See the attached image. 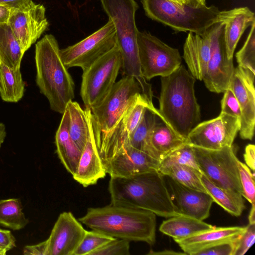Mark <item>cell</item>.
Segmentation results:
<instances>
[{
	"mask_svg": "<svg viewBox=\"0 0 255 255\" xmlns=\"http://www.w3.org/2000/svg\"><path fill=\"white\" fill-rule=\"evenodd\" d=\"M220 22L224 24V38L227 55L233 59L237 45L246 29L255 23V13L247 7L221 11Z\"/></svg>",
	"mask_w": 255,
	"mask_h": 255,
	"instance_id": "obj_23",
	"label": "cell"
},
{
	"mask_svg": "<svg viewBox=\"0 0 255 255\" xmlns=\"http://www.w3.org/2000/svg\"><path fill=\"white\" fill-rule=\"evenodd\" d=\"M86 231L71 212L61 213L47 239L48 255H73Z\"/></svg>",
	"mask_w": 255,
	"mask_h": 255,
	"instance_id": "obj_17",
	"label": "cell"
},
{
	"mask_svg": "<svg viewBox=\"0 0 255 255\" xmlns=\"http://www.w3.org/2000/svg\"><path fill=\"white\" fill-rule=\"evenodd\" d=\"M103 9L115 26L117 44L122 57L124 76H131L146 84L142 76L137 44L138 29L135 14L138 5L135 0H100Z\"/></svg>",
	"mask_w": 255,
	"mask_h": 255,
	"instance_id": "obj_6",
	"label": "cell"
},
{
	"mask_svg": "<svg viewBox=\"0 0 255 255\" xmlns=\"http://www.w3.org/2000/svg\"><path fill=\"white\" fill-rule=\"evenodd\" d=\"M84 110L88 125L87 142L76 171L72 175L75 180L86 187L96 184L107 173L96 145L91 109L85 108Z\"/></svg>",
	"mask_w": 255,
	"mask_h": 255,
	"instance_id": "obj_18",
	"label": "cell"
},
{
	"mask_svg": "<svg viewBox=\"0 0 255 255\" xmlns=\"http://www.w3.org/2000/svg\"><path fill=\"white\" fill-rule=\"evenodd\" d=\"M192 146L203 174L216 185L242 195L238 166L239 159L233 146L217 150Z\"/></svg>",
	"mask_w": 255,
	"mask_h": 255,
	"instance_id": "obj_9",
	"label": "cell"
},
{
	"mask_svg": "<svg viewBox=\"0 0 255 255\" xmlns=\"http://www.w3.org/2000/svg\"><path fill=\"white\" fill-rule=\"evenodd\" d=\"M239 238L234 255H243L253 245L255 240V224H249Z\"/></svg>",
	"mask_w": 255,
	"mask_h": 255,
	"instance_id": "obj_40",
	"label": "cell"
},
{
	"mask_svg": "<svg viewBox=\"0 0 255 255\" xmlns=\"http://www.w3.org/2000/svg\"><path fill=\"white\" fill-rule=\"evenodd\" d=\"M69 117L66 109L56 132V153L67 171L73 175L76 171L82 151L71 138L69 132Z\"/></svg>",
	"mask_w": 255,
	"mask_h": 255,
	"instance_id": "obj_25",
	"label": "cell"
},
{
	"mask_svg": "<svg viewBox=\"0 0 255 255\" xmlns=\"http://www.w3.org/2000/svg\"><path fill=\"white\" fill-rule=\"evenodd\" d=\"M239 238L202 250L196 255H234Z\"/></svg>",
	"mask_w": 255,
	"mask_h": 255,
	"instance_id": "obj_41",
	"label": "cell"
},
{
	"mask_svg": "<svg viewBox=\"0 0 255 255\" xmlns=\"http://www.w3.org/2000/svg\"><path fill=\"white\" fill-rule=\"evenodd\" d=\"M129 243L130 241L127 240L116 238L90 255H129Z\"/></svg>",
	"mask_w": 255,
	"mask_h": 255,
	"instance_id": "obj_38",
	"label": "cell"
},
{
	"mask_svg": "<svg viewBox=\"0 0 255 255\" xmlns=\"http://www.w3.org/2000/svg\"><path fill=\"white\" fill-rule=\"evenodd\" d=\"M148 254V255H186L184 252H183V253L176 252L173 251H170V250H164V251L157 252H153L152 251H150Z\"/></svg>",
	"mask_w": 255,
	"mask_h": 255,
	"instance_id": "obj_48",
	"label": "cell"
},
{
	"mask_svg": "<svg viewBox=\"0 0 255 255\" xmlns=\"http://www.w3.org/2000/svg\"><path fill=\"white\" fill-rule=\"evenodd\" d=\"M187 143V139L162 121L151 130L146 140L145 152L160 162L169 153Z\"/></svg>",
	"mask_w": 255,
	"mask_h": 255,
	"instance_id": "obj_24",
	"label": "cell"
},
{
	"mask_svg": "<svg viewBox=\"0 0 255 255\" xmlns=\"http://www.w3.org/2000/svg\"><path fill=\"white\" fill-rule=\"evenodd\" d=\"M158 171L186 187L207 193L201 179L202 172L191 166L174 164L160 167Z\"/></svg>",
	"mask_w": 255,
	"mask_h": 255,
	"instance_id": "obj_30",
	"label": "cell"
},
{
	"mask_svg": "<svg viewBox=\"0 0 255 255\" xmlns=\"http://www.w3.org/2000/svg\"><path fill=\"white\" fill-rule=\"evenodd\" d=\"M115 239L94 230L86 231L83 239L73 255H90L93 252Z\"/></svg>",
	"mask_w": 255,
	"mask_h": 255,
	"instance_id": "obj_36",
	"label": "cell"
},
{
	"mask_svg": "<svg viewBox=\"0 0 255 255\" xmlns=\"http://www.w3.org/2000/svg\"><path fill=\"white\" fill-rule=\"evenodd\" d=\"M159 119L161 120L159 113L146 108L139 123L129 136V145L145 152L148 134Z\"/></svg>",
	"mask_w": 255,
	"mask_h": 255,
	"instance_id": "obj_33",
	"label": "cell"
},
{
	"mask_svg": "<svg viewBox=\"0 0 255 255\" xmlns=\"http://www.w3.org/2000/svg\"><path fill=\"white\" fill-rule=\"evenodd\" d=\"M15 242L9 230L0 229V255H5L7 252L15 247Z\"/></svg>",
	"mask_w": 255,
	"mask_h": 255,
	"instance_id": "obj_42",
	"label": "cell"
},
{
	"mask_svg": "<svg viewBox=\"0 0 255 255\" xmlns=\"http://www.w3.org/2000/svg\"><path fill=\"white\" fill-rule=\"evenodd\" d=\"M13 9L7 6L0 4V24L8 22Z\"/></svg>",
	"mask_w": 255,
	"mask_h": 255,
	"instance_id": "obj_46",
	"label": "cell"
},
{
	"mask_svg": "<svg viewBox=\"0 0 255 255\" xmlns=\"http://www.w3.org/2000/svg\"><path fill=\"white\" fill-rule=\"evenodd\" d=\"M225 25L217 23L211 39V55L206 73L202 79L212 92L224 93L229 88L234 73L233 59L227 55L224 38Z\"/></svg>",
	"mask_w": 255,
	"mask_h": 255,
	"instance_id": "obj_14",
	"label": "cell"
},
{
	"mask_svg": "<svg viewBox=\"0 0 255 255\" xmlns=\"http://www.w3.org/2000/svg\"><path fill=\"white\" fill-rule=\"evenodd\" d=\"M137 44L141 71L146 80L169 75L181 65L179 50L150 33L138 30Z\"/></svg>",
	"mask_w": 255,
	"mask_h": 255,
	"instance_id": "obj_11",
	"label": "cell"
},
{
	"mask_svg": "<svg viewBox=\"0 0 255 255\" xmlns=\"http://www.w3.org/2000/svg\"><path fill=\"white\" fill-rule=\"evenodd\" d=\"M201 179L214 202L234 216H240L242 214L245 209V205L241 194L216 185L203 174Z\"/></svg>",
	"mask_w": 255,
	"mask_h": 255,
	"instance_id": "obj_27",
	"label": "cell"
},
{
	"mask_svg": "<svg viewBox=\"0 0 255 255\" xmlns=\"http://www.w3.org/2000/svg\"><path fill=\"white\" fill-rule=\"evenodd\" d=\"M32 0H0V4L12 9H19L27 5Z\"/></svg>",
	"mask_w": 255,
	"mask_h": 255,
	"instance_id": "obj_45",
	"label": "cell"
},
{
	"mask_svg": "<svg viewBox=\"0 0 255 255\" xmlns=\"http://www.w3.org/2000/svg\"><path fill=\"white\" fill-rule=\"evenodd\" d=\"M249 224H255V205L252 204V207L249 215Z\"/></svg>",
	"mask_w": 255,
	"mask_h": 255,
	"instance_id": "obj_50",
	"label": "cell"
},
{
	"mask_svg": "<svg viewBox=\"0 0 255 255\" xmlns=\"http://www.w3.org/2000/svg\"><path fill=\"white\" fill-rule=\"evenodd\" d=\"M6 135L5 126L2 123L0 122V148L4 142Z\"/></svg>",
	"mask_w": 255,
	"mask_h": 255,
	"instance_id": "obj_49",
	"label": "cell"
},
{
	"mask_svg": "<svg viewBox=\"0 0 255 255\" xmlns=\"http://www.w3.org/2000/svg\"><path fill=\"white\" fill-rule=\"evenodd\" d=\"M172 1L181 4H187V0H170Z\"/></svg>",
	"mask_w": 255,
	"mask_h": 255,
	"instance_id": "obj_51",
	"label": "cell"
},
{
	"mask_svg": "<svg viewBox=\"0 0 255 255\" xmlns=\"http://www.w3.org/2000/svg\"><path fill=\"white\" fill-rule=\"evenodd\" d=\"M215 24L204 33L189 32L183 46V58L189 72L195 78L202 80L207 70L211 50V39Z\"/></svg>",
	"mask_w": 255,
	"mask_h": 255,
	"instance_id": "obj_21",
	"label": "cell"
},
{
	"mask_svg": "<svg viewBox=\"0 0 255 255\" xmlns=\"http://www.w3.org/2000/svg\"><path fill=\"white\" fill-rule=\"evenodd\" d=\"M117 45L113 21L108 22L99 29L74 45L60 49L63 61L68 69L78 67L83 71Z\"/></svg>",
	"mask_w": 255,
	"mask_h": 255,
	"instance_id": "obj_12",
	"label": "cell"
},
{
	"mask_svg": "<svg viewBox=\"0 0 255 255\" xmlns=\"http://www.w3.org/2000/svg\"><path fill=\"white\" fill-rule=\"evenodd\" d=\"M160 161L129 145L113 159L104 164L111 177H130L146 172L158 171Z\"/></svg>",
	"mask_w": 255,
	"mask_h": 255,
	"instance_id": "obj_19",
	"label": "cell"
},
{
	"mask_svg": "<svg viewBox=\"0 0 255 255\" xmlns=\"http://www.w3.org/2000/svg\"><path fill=\"white\" fill-rule=\"evenodd\" d=\"M25 84L20 67L9 68L0 63V96L5 102L17 103L23 97Z\"/></svg>",
	"mask_w": 255,
	"mask_h": 255,
	"instance_id": "obj_28",
	"label": "cell"
},
{
	"mask_svg": "<svg viewBox=\"0 0 255 255\" xmlns=\"http://www.w3.org/2000/svg\"><path fill=\"white\" fill-rule=\"evenodd\" d=\"M240 127L239 118L221 113L217 117L195 126L187 137V143L212 150L231 146Z\"/></svg>",
	"mask_w": 255,
	"mask_h": 255,
	"instance_id": "obj_13",
	"label": "cell"
},
{
	"mask_svg": "<svg viewBox=\"0 0 255 255\" xmlns=\"http://www.w3.org/2000/svg\"><path fill=\"white\" fill-rule=\"evenodd\" d=\"M48 240L34 245L26 246L23 248V254L25 255H48Z\"/></svg>",
	"mask_w": 255,
	"mask_h": 255,
	"instance_id": "obj_43",
	"label": "cell"
},
{
	"mask_svg": "<svg viewBox=\"0 0 255 255\" xmlns=\"http://www.w3.org/2000/svg\"><path fill=\"white\" fill-rule=\"evenodd\" d=\"M156 216L147 210L111 203L89 208L78 220L92 230L107 236L152 245L155 241Z\"/></svg>",
	"mask_w": 255,
	"mask_h": 255,
	"instance_id": "obj_3",
	"label": "cell"
},
{
	"mask_svg": "<svg viewBox=\"0 0 255 255\" xmlns=\"http://www.w3.org/2000/svg\"><path fill=\"white\" fill-rule=\"evenodd\" d=\"M24 53L8 23L0 24V63L12 68L20 67Z\"/></svg>",
	"mask_w": 255,
	"mask_h": 255,
	"instance_id": "obj_29",
	"label": "cell"
},
{
	"mask_svg": "<svg viewBox=\"0 0 255 255\" xmlns=\"http://www.w3.org/2000/svg\"><path fill=\"white\" fill-rule=\"evenodd\" d=\"M236 57L239 66L255 75V23L251 26L246 40Z\"/></svg>",
	"mask_w": 255,
	"mask_h": 255,
	"instance_id": "obj_34",
	"label": "cell"
},
{
	"mask_svg": "<svg viewBox=\"0 0 255 255\" xmlns=\"http://www.w3.org/2000/svg\"><path fill=\"white\" fill-rule=\"evenodd\" d=\"M242 195L252 204H255V176L250 168L239 160L238 162Z\"/></svg>",
	"mask_w": 255,
	"mask_h": 255,
	"instance_id": "obj_37",
	"label": "cell"
},
{
	"mask_svg": "<svg viewBox=\"0 0 255 255\" xmlns=\"http://www.w3.org/2000/svg\"><path fill=\"white\" fill-rule=\"evenodd\" d=\"M255 145L249 144L246 146L244 154L246 164L253 172H254L255 168Z\"/></svg>",
	"mask_w": 255,
	"mask_h": 255,
	"instance_id": "obj_44",
	"label": "cell"
},
{
	"mask_svg": "<svg viewBox=\"0 0 255 255\" xmlns=\"http://www.w3.org/2000/svg\"><path fill=\"white\" fill-rule=\"evenodd\" d=\"M22 209L19 198L0 200V225L14 231L24 228L29 220L25 217Z\"/></svg>",
	"mask_w": 255,
	"mask_h": 255,
	"instance_id": "obj_32",
	"label": "cell"
},
{
	"mask_svg": "<svg viewBox=\"0 0 255 255\" xmlns=\"http://www.w3.org/2000/svg\"><path fill=\"white\" fill-rule=\"evenodd\" d=\"M141 2L147 17L176 31L201 34L220 22L221 11L214 5L194 7L170 0H141Z\"/></svg>",
	"mask_w": 255,
	"mask_h": 255,
	"instance_id": "obj_5",
	"label": "cell"
},
{
	"mask_svg": "<svg viewBox=\"0 0 255 255\" xmlns=\"http://www.w3.org/2000/svg\"><path fill=\"white\" fill-rule=\"evenodd\" d=\"M122 66L118 44L83 71L80 95L85 108L99 104L109 93Z\"/></svg>",
	"mask_w": 255,
	"mask_h": 255,
	"instance_id": "obj_8",
	"label": "cell"
},
{
	"mask_svg": "<svg viewBox=\"0 0 255 255\" xmlns=\"http://www.w3.org/2000/svg\"><path fill=\"white\" fill-rule=\"evenodd\" d=\"M255 75L238 66L234 69L229 88L240 104L242 117L239 133L243 139L252 140L255 126Z\"/></svg>",
	"mask_w": 255,
	"mask_h": 255,
	"instance_id": "obj_16",
	"label": "cell"
},
{
	"mask_svg": "<svg viewBox=\"0 0 255 255\" xmlns=\"http://www.w3.org/2000/svg\"><path fill=\"white\" fill-rule=\"evenodd\" d=\"M146 108L159 113L153 104L152 97L141 95L128 107L113 129L96 141L103 165L129 145V136L139 123Z\"/></svg>",
	"mask_w": 255,
	"mask_h": 255,
	"instance_id": "obj_10",
	"label": "cell"
},
{
	"mask_svg": "<svg viewBox=\"0 0 255 255\" xmlns=\"http://www.w3.org/2000/svg\"><path fill=\"white\" fill-rule=\"evenodd\" d=\"M246 227L214 226L212 229L174 241L186 255H196L200 251L217 244L238 239L245 232Z\"/></svg>",
	"mask_w": 255,
	"mask_h": 255,
	"instance_id": "obj_22",
	"label": "cell"
},
{
	"mask_svg": "<svg viewBox=\"0 0 255 255\" xmlns=\"http://www.w3.org/2000/svg\"><path fill=\"white\" fill-rule=\"evenodd\" d=\"M7 23L24 53L49 26L44 6L32 0L25 6L14 9Z\"/></svg>",
	"mask_w": 255,
	"mask_h": 255,
	"instance_id": "obj_15",
	"label": "cell"
},
{
	"mask_svg": "<svg viewBox=\"0 0 255 255\" xmlns=\"http://www.w3.org/2000/svg\"><path fill=\"white\" fill-rule=\"evenodd\" d=\"M195 80L182 65L169 75L161 77L158 111L161 120L186 139L201 118L195 95Z\"/></svg>",
	"mask_w": 255,
	"mask_h": 255,
	"instance_id": "obj_2",
	"label": "cell"
},
{
	"mask_svg": "<svg viewBox=\"0 0 255 255\" xmlns=\"http://www.w3.org/2000/svg\"><path fill=\"white\" fill-rule=\"evenodd\" d=\"M224 93V96L221 102V113L238 118L241 121L242 117L241 109L233 91L229 88Z\"/></svg>",
	"mask_w": 255,
	"mask_h": 255,
	"instance_id": "obj_39",
	"label": "cell"
},
{
	"mask_svg": "<svg viewBox=\"0 0 255 255\" xmlns=\"http://www.w3.org/2000/svg\"><path fill=\"white\" fill-rule=\"evenodd\" d=\"M108 190L111 203L147 210L164 218L183 215L159 171L127 178L111 177Z\"/></svg>",
	"mask_w": 255,
	"mask_h": 255,
	"instance_id": "obj_1",
	"label": "cell"
},
{
	"mask_svg": "<svg viewBox=\"0 0 255 255\" xmlns=\"http://www.w3.org/2000/svg\"><path fill=\"white\" fill-rule=\"evenodd\" d=\"M187 5L194 7H198L206 5V0H186Z\"/></svg>",
	"mask_w": 255,
	"mask_h": 255,
	"instance_id": "obj_47",
	"label": "cell"
},
{
	"mask_svg": "<svg viewBox=\"0 0 255 255\" xmlns=\"http://www.w3.org/2000/svg\"><path fill=\"white\" fill-rule=\"evenodd\" d=\"M36 83L48 99L50 109L64 112L75 97V84L65 65L55 37L46 34L35 45Z\"/></svg>",
	"mask_w": 255,
	"mask_h": 255,
	"instance_id": "obj_4",
	"label": "cell"
},
{
	"mask_svg": "<svg viewBox=\"0 0 255 255\" xmlns=\"http://www.w3.org/2000/svg\"><path fill=\"white\" fill-rule=\"evenodd\" d=\"M143 94L152 97L150 84L128 76L116 82L103 100L91 109L96 141L110 132L128 107Z\"/></svg>",
	"mask_w": 255,
	"mask_h": 255,
	"instance_id": "obj_7",
	"label": "cell"
},
{
	"mask_svg": "<svg viewBox=\"0 0 255 255\" xmlns=\"http://www.w3.org/2000/svg\"><path fill=\"white\" fill-rule=\"evenodd\" d=\"M214 226L203 221L184 215L170 217L163 221L159 230L174 240L184 239Z\"/></svg>",
	"mask_w": 255,
	"mask_h": 255,
	"instance_id": "obj_26",
	"label": "cell"
},
{
	"mask_svg": "<svg viewBox=\"0 0 255 255\" xmlns=\"http://www.w3.org/2000/svg\"><path fill=\"white\" fill-rule=\"evenodd\" d=\"M167 177L172 199L182 215L202 221L209 216L214 201L208 193L191 189Z\"/></svg>",
	"mask_w": 255,
	"mask_h": 255,
	"instance_id": "obj_20",
	"label": "cell"
},
{
	"mask_svg": "<svg viewBox=\"0 0 255 255\" xmlns=\"http://www.w3.org/2000/svg\"><path fill=\"white\" fill-rule=\"evenodd\" d=\"M174 164L186 165L200 171L195 156L193 146L187 143L164 157L160 162V167H166Z\"/></svg>",
	"mask_w": 255,
	"mask_h": 255,
	"instance_id": "obj_35",
	"label": "cell"
},
{
	"mask_svg": "<svg viewBox=\"0 0 255 255\" xmlns=\"http://www.w3.org/2000/svg\"><path fill=\"white\" fill-rule=\"evenodd\" d=\"M69 117V132L79 149L82 151L87 142L88 125L85 110L76 102L71 101L67 105Z\"/></svg>",
	"mask_w": 255,
	"mask_h": 255,
	"instance_id": "obj_31",
	"label": "cell"
}]
</instances>
